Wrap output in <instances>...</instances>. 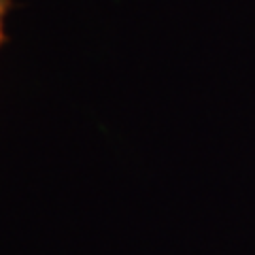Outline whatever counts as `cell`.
Instances as JSON below:
<instances>
[{
    "mask_svg": "<svg viewBox=\"0 0 255 255\" xmlns=\"http://www.w3.org/2000/svg\"><path fill=\"white\" fill-rule=\"evenodd\" d=\"M9 4L11 0H0V45L4 41V17H6V11H9Z\"/></svg>",
    "mask_w": 255,
    "mask_h": 255,
    "instance_id": "1",
    "label": "cell"
}]
</instances>
